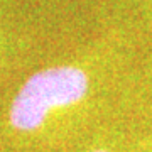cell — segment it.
Returning a JSON list of instances; mask_svg holds the SVG:
<instances>
[{
	"label": "cell",
	"instance_id": "6da1fadb",
	"mask_svg": "<svg viewBox=\"0 0 152 152\" xmlns=\"http://www.w3.org/2000/svg\"><path fill=\"white\" fill-rule=\"evenodd\" d=\"M90 90V76L75 64L39 69L24 81L9 108V124L19 132H34L56 110L80 103Z\"/></svg>",
	"mask_w": 152,
	"mask_h": 152
},
{
	"label": "cell",
	"instance_id": "7a4b0ae2",
	"mask_svg": "<svg viewBox=\"0 0 152 152\" xmlns=\"http://www.w3.org/2000/svg\"><path fill=\"white\" fill-rule=\"evenodd\" d=\"M91 152H108V151H103V149H98V151H91Z\"/></svg>",
	"mask_w": 152,
	"mask_h": 152
}]
</instances>
